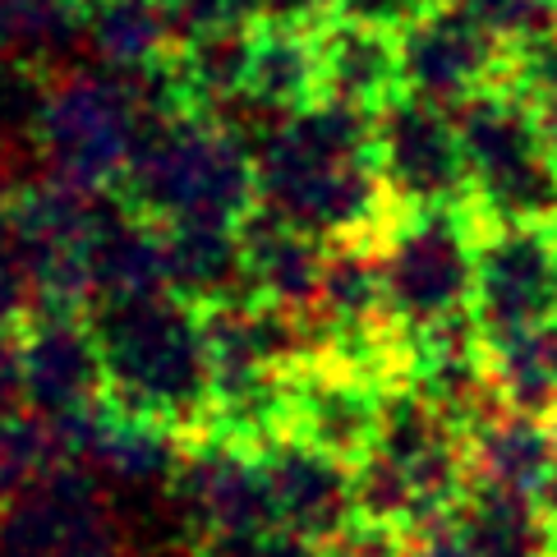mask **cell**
<instances>
[{
	"mask_svg": "<svg viewBox=\"0 0 557 557\" xmlns=\"http://www.w3.org/2000/svg\"><path fill=\"white\" fill-rule=\"evenodd\" d=\"M443 5H451V0H336V18L383 33H406L410 24H420Z\"/></svg>",
	"mask_w": 557,
	"mask_h": 557,
	"instance_id": "f1b7e54d",
	"label": "cell"
},
{
	"mask_svg": "<svg viewBox=\"0 0 557 557\" xmlns=\"http://www.w3.org/2000/svg\"><path fill=\"white\" fill-rule=\"evenodd\" d=\"M470 488V433L424 392L392 383L373 451L355 466L360 521L424 530Z\"/></svg>",
	"mask_w": 557,
	"mask_h": 557,
	"instance_id": "277c9868",
	"label": "cell"
},
{
	"mask_svg": "<svg viewBox=\"0 0 557 557\" xmlns=\"http://www.w3.org/2000/svg\"><path fill=\"white\" fill-rule=\"evenodd\" d=\"M461 5L480 14L516 55L557 28V0H461Z\"/></svg>",
	"mask_w": 557,
	"mask_h": 557,
	"instance_id": "484cf974",
	"label": "cell"
},
{
	"mask_svg": "<svg viewBox=\"0 0 557 557\" xmlns=\"http://www.w3.org/2000/svg\"><path fill=\"white\" fill-rule=\"evenodd\" d=\"M318 65H323V97L336 102L377 111L401 92V42L383 28L332 18L318 33Z\"/></svg>",
	"mask_w": 557,
	"mask_h": 557,
	"instance_id": "44dd1931",
	"label": "cell"
},
{
	"mask_svg": "<svg viewBox=\"0 0 557 557\" xmlns=\"http://www.w3.org/2000/svg\"><path fill=\"white\" fill-rule=\"evenodd\" d=\"M488 373L503 406L525 414H557V318L511 342L488 346Z\"/></svg>",
	"mask_w": 557,
	"mask_h": 557,
	"instance_id": "603a6c76",
	"label": "cell"
},
{
	"mask_svg": "<svg viewBox=\"0 0 557 557\" xmlns=\"http://www.w3.org/2000/svg\"><path fill=\"white\" fill-rule=\"evenodd\" d=\"M373 148L396 212L470 203L461 134H456V115L447 107L424 102L414 92L387 97L373 111Z\"/></svg>",
	"mask_w": 557,
	"mask_h": 557,
	"instance_id": "9c48e42d",
	"label": "cell"
},
{
	"mask_svg": "<svg viewBox=\"0 0 557 557\" xmlns=\"http://www.w3.org/2000/svg\"><path fill=\"white\" fill-rule=\"evenodd\" d=\"M516 84L534 97L548 134L557 138V28L544 37V42L521 51V61H516Z\"/></svg>",
	"mask_w": 557,
	"mask_h": 557,
	"instance_id": "83f0119b",
	"label": "cell"
},
{
	"mask_svg": "<svg viewBox=\"0 0 557 557\" xmlns=\"http://www.w3.org/2000/svg\"><path fill=\"white\" fill-rule=\"evenodd\" d=\"M474 323L484 342H511L557 318V222L525 226L480 222V268H474Z\"/></svg>",
	"mask_w": 557,
	"mask_h": 557,
	"instance_id": "30bf717a",
	"label": "cell"
},
{
	"mask_svg": "<svg viewBox=\"0 0 557 557\" xmlns=\"http://www.w3.org/2000/svg\"><path fill=\"white\" fill-rule=\"evenodd\" d=\"M0 557H138L107 484L61 461L0 511Z\"/></svg>",
	"mask_w": 557,
	"mask_h": 557,
	"instance_id": "ba28073f",
	"label": "cell"
},
{
	"mask_svg": "<svg viewBox=\"0 0 557 557\" xmlns=\"http://www.w3.org/2000/svg\"><path fill=\"white\" fill-rule=\"evenodd\" d=\"M240 240H245L253 300H268L290 313H309L318 300V286H323L327 245L318 240V235L282 222V216L268 208H253L245 216Z\"/></svg>",
	"mask_w": 557,
	"mask_h": 557,
	"instance_id": "e0dca14e",
	"label": "cell"
},
{
	"mask_svg": "<svg viewBox=\"0 0 557 557\" xmlns=\"http://www.w3.org/2000/svg\"><path fill=\"white\" fill-rule=\"evenodd\" d=\"M557 470V429L544 414L497 406L470 429V484L540 497Z\"/></svg>",
	"mask_w": 557,
	"mask_h": 557,
	"instance_id": "ac0fdd59",
	"label": "cell"
},
{
	"mask_svg": "<svg viewBox=\"0 0 557 557\" xmlns=\"http://www.w3.org/2000/svg\"><path fill=\"white\" fill-rule=\"evenodd\" d=\"M253 42H258V24H240V28L185 37V42L171 51L175 74H181L194 111H208L212 102H222V97H235L249 88Z\"/></svg>",
	"mask_w": 557,
	"mask_h": 557,
	"instance_id": "7402d4cb",
	"label": "cell"
},
{
	"mask_svg": "<svg viewBox=\"0 0 557 557\" xmlns=\"http://www.w3.org/2000/svg\"><path fill=\"white\" fill-rule=\"evenodd\" d=\"M249 92L282 111H305L323 102V65H318V33H276L258 28Z\"/></svg>",
	"mask_w": 557,
	"mask_h": 557,
	"instance_id": "cb8c5ba5",
	"label": "cell"
},
{
	"mask_svg": "<svg viewBox=\"0 0 557 557\" xmlns=\"http://www.w3.org/2000/svg\"><path fill=\"white\" fill-rule=\"evenodd\" d=\"M263 456V474L276 503V521L305 540L332 548L342 534L360 521V497H355V466L318 451L300 437H276Z\"/></svg>",
	"mask_w": 557,
	"mask_h": 557,
	"instance_id": "2e32d148",
	"label": "cell"
},
{
	"mask_svg": "<svg viewBox=\"0 0 557 557\" xmlns=\"http://www.w3.org/2000/svg\"><path fill=\"white\" fill-rule=\"evenodd\" d=\"M336 18V0H253V24L276 33H323Z\"/></svg>",
	"mask_w": 557,
	"mask_h": 557,
	"instance_id": "4dcf8cb0",
	"label": "cell"
},
{
	"mask_svg": "<svg viewBox=\"0 0 557 557\" xmlns=\"http://www.w3.org/2000/svg\"><path fill=\"white\" fill-rule=\"evenodd\" d=\"M396 42H401V92H414L447 111L470 102L474 92L516 78V61H521L461 0L396 33Z\"/></svg>",
	"mask_w": 557,
	"mask_h": 557,
	"instance_id": "8fae6325",
	"label": "cell"
},
{
	"mask_svg": "<svg viewBox=\"0 0 557 557\" xmlns=\"http://www.w3.org/2000/svg\"><path fill=\"white\" fill-rule=\"evenodd\" d=\"M107 364V401L181 437L212 429V346L203 309L175 290L88 309Z\"/></svg>",
	"mask_w": 557,
	"mask_h": 557,
	"instance_id": "7a4b0ae2",
	"label": "cell"
},
{
	"mask_svg": "<svg viewBox=\"0 0 557 557\" xmlns=\"http://www.w3.org/2000/svg\"><path fill=\"white\" fill-rule=\"evenodd\" d=\"M420 534V557H557V525L540 497L470 484Z\"/></svg>",
	"mask_w": 557,
	"mask_h": 557,
	"instance_id": "9a60e30c",
	"label": "cell"
},
{
	"mask_svg": "<svg viewBox=\"0 0 557 557\" xmlns=\"http://www.w3.org/2000/svg\"><path fill=\"white\" fill-rule=\"evenodd\" d=\"M258 208L323 245H383L401 212L377 171L373 111L336 97L295 111L258 157Z\"/></svg>",
	"mask_w": 557,
	"mask_h": 557,
	"instance_id": "6da1fadb",
	"label": "cell"
},
{
	"mask_svg": "<svg viewBox=\"0 0 557 557\" xmlns=\"http://www.w3.org/2000/svg\"><path fill=\"white\" fill-rule=\"evenodd\" d=\"M115 194L157 226H240L258 208V162L203 111L157 115L138 129Z\"/></svg>",
	"mask_w": 557,
	"mask_h": 557,
	"instance_id": "3957f363",
	"label": "cell"
},
{
	"mask_svg": "<svg viewBox=\"0 0 557 557\" xmlns=\"http://www.w3.org/2000/svg\"><path fill=\"white\" fill-rule=\"evenodd\" d=\"M392 323L406 336L429 332L474 305L480 268V216L466 208L401 212L377 245Z\"/></svg>",
	"mask_w": 557,
	"mask_h": 557,
	"instance_id": "8992f818",
	"label": "cell"
},
{
	"mask_svg": "<svg viewBox=\"0 0 557 557\" xmlns=\"http://www.w3.org/2000/svg\"><path fill=\"white\" fill-rule=\"evenodd\" d=\"M84 51L92 70L134 74L181 47L166 0H78Z\"/></svg>",
	"mask_w": 557,
	"mask_h": 557,
	"instance_id": "ffe728a7",
	"label": "cell"
},
{
	"mask_svg": "<svg viewBox=\"0 0 557 557\" xmlns=\"http://www.w3.org/2000/svg\"><path fill=\"white\" fill-rule=\"evenodd\" d=\"M540 507L548 511V521L557 525V470H553V480L544 484V493H540Z\"/></svg>",
	"mask_w": 557,
	"mask_h": 557,
	"instance_id": "1f68e13d",
	"label": "cell"
},
{
	"mask_svg": "<svg viewBox=\"0 0 557 557\" xmlns=\"http://www.w3.org/2000/svg\"><path fill=\"white\" fill-rule=\"evenodd\" d=\"M470 175V212L484 226L557 222V138L534 97L507 78L451 111Z\"/></svg>",
	"mask_w": 557,
	"mask_h": 557,
	"instance_id": "5b68a950",
	"label": "cell"
},
{
	"mask_svg": "<svg viewBox=\"0 0 557 557\" xmlns=\"http://www.w3.org/2000/svg\"><path fill=\"white\" fill-rule=\"evenodd\" d=\"M55 466H61V443L51 420L28 406L0 414V511L33 484H42Z\"/></svg>",
	"mask_w": 557,
	"mask_h": 557,
	"instance_id": "d4e9b609",
	"label": "cell"
},
{
	"mask_svg": "<svg viewBox=\"0 0 557 557\" xmlns=\"http://www.w3.org/2000/svg\"><path fill=\"white\" fill-rule=\"evenodd\" d=\"M175 507H181L194 544L203 534L282 525L263 474V456L222 433L189 437L185 466L175 474Z\"/></svg>",
	"mask_w": 557,
	"mask_h": 557,
	"instance_id": "4fadbf2b",
	"label": "cell"
},
{
	"mask_svg": "<svg viewBox=\"0 0 557 557\" xmlns=\"http://www.w3.org/2000/svg\"><path fill=\"white\" fill-rule=\"evenodd\" d=\"M24 406L42 420H65L107 401V364L92 318L78 305H33L14 327Z\"/></svg>",
	"mask_w": 557,
	"mask_h": 557,
	"instance_id": "7c38bea8",
	"label": "cell"
},
{
	"mask_svg": "<svg viewBox=\"0 0 557 557\" xmlns=\"http://www.w3.org/2000/svg\"><path fill=\"white\" fill-rule=\"evenodd\" d=\"M138 129H144V111L129 97L125 78L88 65L51 78L42 121H37V157L70 185L121 189Z\"/></svg>",
	"mask_w": 557,
	"mask_h": 557,
	"instance_id": "52a82bcc",
	"label": "cell"
},
{
	"mask_svg": "<svg viewBox=\"0 0 557 557\" xmlns=\"http://www.w3.org/2000/svg\"><path fill=\"white\" fill-rule=\"evenodd\" d=\"M383 396H387V383L332 360V355H318L290 383L286 437H300V443L336 456V461L360 466L377 443Z\"/></svg>",
	"mask_w": 557,
	"mask_h": 557,
	"instance_id": "5bb4252c",
	"label": "cell"
},
{
	"mask_svg": "<svg viewBox=\"0 0 557 557\" xmlns=\"http://www.w3.org/2000/svg\"><path fill=\"white\" fill-rule=\"evenodd\" d=\"M553 429H557V414H553Z\"/></svg>",
	"mask_w": 557,
	"mask_h": 557,
	"instance_id": "d6a6232c",
	"label": "cell"
},
{
	"mask_svg": "<svg viewBox=\"0 0 557 557\" xmlns=\"http://www.w3.org/2000/svg\"><path fill=\"white\" fill-rule=\"evenodd\" d=\"M162 235H166V286L181 300L198 309L253 300L240 226L189 222V226H162Z\"/></svg>",
	"mask_w": 557,
	"mask_h": 557,
	"instance_id": "d6986e66",
	"label": "cell"
},
{
	"mask_svg": "<svg viewBox=\"0 0 557 557\" xmlns=\"http://www.w3.org/2000/svg\"><path fill=\"white\" fill-rule=\"evenodd\" d=\"M166 5H171V24L181 42L198 33L253 24V0H166Z\"/></svg>",
	"mask_w": 557,
	"mask_h": 557,
	"instance_id": "f546056e",
	"label": "cell"
},
{
	"mask_svg": "<svg viewBox=\"0 0 557 557\" xmlns=\"http://www.w3.org/2000/svg\"><path fill=\"white\" fill-rule=\"evenodd\" d=\"M194 557H332V553L286 525H258V530L203 534L194 544Z\"/></svg>",
	"mask_w": 557,
	"mask_h": 557,
	"instance_id": "4316f807",
	"label": "cell"
}]
</instances>
